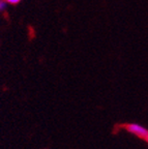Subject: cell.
Here are the masks:
<instances>
[{
	"label": "cell",
	"instance_id": "cell-1",
	"mask_svg": "<svg viewBox=\"0 0 148 149\" xmlns=\"http://www.w3.org/2000/svg\"><path fill=\"white\" fill-rule=\"evenodd\" d=\"M125 130L132 135L136 136L138 138H142V139H146L148 137V130L146 127H144L143 125L139 123H127L125 125Z\"/></svg>",
	"mask_w": 148,
	"mask_h": 149
},
{
	"label": "cell",
	"instance_id": "cell-2",
	"mask_svg": "<svg viewBox=\"0 0 148 149\" xmlns=\"http://www.w3.org/2000/svg\"><path fill=\"white\" fill-rule=\"evenodd\" d=\"M7 2L5 0H0V12H4L6 8Z\"/></svg>",
	"mask_w": 148,
	"mask_h": 149
},
{
	"label": "cell",
	"instance_id": "cell-3",
	"mask_svg": "<svg viewBox=\"0 0 148 149\" xmlns=\"http://www.w3.org/2000/svg\"><path fill=\"white\" fill-rule=\"evenodd\" d=\"M5 1H6L8 4H18L21 0H5Z\"/></svg>",
	"mask_w": 148,
	"mask_h": 149
},
{
	"label": "cell",
	"instance_id": "cell-4",
	"mask_svg": "<svg viewBox=\"0 0 148 149\" xmlns=\"http://www.w3.org/2000/svg\"><path fill=\"white\" fill-rule=\"evenodd\" d=\"M145 140H146V141H147V142H148V137H147V138H146V139H145Z\"/></svg>",
	"mask_w": 148,
	"mask_h": 149
}]
</instances>
